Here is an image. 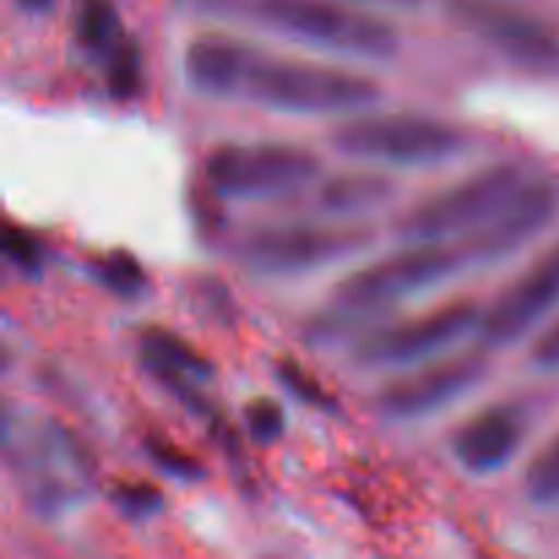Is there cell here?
Returning <instances> with one entry per match:
<instances>
[{
	"mask_svg": "<svg viewBox=\"0 0 559 559\" xmlns=\"http://www.w3.org/2000/svg\"><path fill=\"white\" fill-rule=\"evenodd\" d=\"M16 9H22L25 14H44L55 5V0H14Z\"/></svg>",
	"mask_w": 559,
	"mask_h": 559,
	"instance_id": "obj_27",
	"label": "cell"
},
{
	"mask_svg": "<svg viewBox=\"0 0 559 559\" xmlns=\"http://www.w3.org/2000/svg\"><path fill=\"white\" fill-rule=\"evenodd\" d=\"M93 276L120 298H136L145 289V271L129 251H112L93 262Z\"/></svg>",
	"mask_w": 559,
	"mask_h": 559,
	"instance_id": "obj_20",
	"label": "cell"
},
{
	"mask_svg": "<svg viewBox=\"0 0 559 559\" xmlns=\"http://www.w3.org/2000/svg\"><path fill=\"white\" fill-rule=\"evenodd\" d=\"M522 186L524 175L516 164H495L420 200L399 218L396 233L409 243L469 235L500 213Z\"/></svg>",
	"mask_w": 559,
	"mask_h": 559,
	"instance_id": "obj_7",
	"label": "cell"
},
{
	"mask_svg": "<svg viewBox=\"0 0 559 559\" xmlns=\"http://www.w3.org/2000/svg\"><path fill=\"white\" fill-rule=\"evenodd\" d=\"M486 374H489V349L486 347L451 355V358L426 364L388 382L377 393V409L382 418L396 420V424L424 420L475 391L486 380Z\"/></svg>",
	"mask_w": 559,
	"mask_h": 559,
	"instance_id": "obj_11",
	"label": "cell"
},
{
	"mask_svg": "<svg viewBox=\"0 0 559 559\" xmlns=\"http://www.w3.org/2000/svg\"><path fill=\"white\" fill-rule=\"evenodd\" d=\"M480 306L475 300H451L426 314L404 322H391L364 333L353 349V358L366 369H393V366L426 364L445 353L453 342L478 328Z\"/></svg>",
	"mask_w": 559,
	"mask_h": 559,
	"instance_id": "obj_10",
	"label": "cell"
},
{
	"mask_svg": "<svg viewBox=\"0 0 559 559\" xmlns=\"http://www.w3.org/2000/svg\"><path fill=\"white\" fill-rule=\"evenodd\" d=\"M140 360L153 380H167V377H183L191 382L213 380L216 369L211 360L191 347L183 336L164 328H151L140 336Z\"/></svg>",
	"mask_w": 559,
	"mask_h": 559,
	"instance_id": "obj_15",
	"label": "cell"
},
{
	"mask_svg": "<svg viewBox=\"0 0 559 559\" xmlns=\"http://www.w3.org/2000/svg\"><path fill=\"white\" fill-rule=\"evenodd\" d=\"M328 140L342 156L388 167H431L467 151L462 126L420 112L358 115L338 123Z\"/></svg>",
	"mask_w": 559,
	"mask_h": 559,
	"instance_id": "obj_4",
	"label": "cell"
},
{
	"mask_svg": "<svg viewBox=\"0 0 559 559\" xmlns=\"http://www.w3.org/2000/svg\"><path fill=\"white\" fill-rule=\"evenodd\" d=\"M374 243L360 224H276L260 227L238 243V260L260 276H298L336 265Z\"/></svg>",
	"mask_w": 559,
	"mask_h": 559,
	"instance_id": "obj_8",
	"label": "cell"
},
{
	"mask_svg": "<svg viewBox=\"0 0 559 559\" xmlns=\"http://www.w3.org/2000/svg\"><path fill=\"white\" fill-rule=\"evenodd\" d=\"M393 183L385 175L344 173L325 180L317 191V205L336 216H355L382 207L393 197Z\"/></svg>",
	"mask_w": 559,
	"mask_h": 559,
	"instance_id": "obj_16",
	"label": "cell"
},
{
	"mask_svg": "<svg viewBox=\"0 0 559 559\" xmlns=\"http://www.w3.org/2000/svg\"><path fill=\"white\" fill-rule=\"evenodd\" d=\"M197 9L216 16L243 20L249 25L309 44L347 58L388 60L399 52L396 25L364 5L344 0H191Z\"/></svg>",
	"mask_w": 559,
	"mask_h": 559,
	"instance_id": "obj_2",
	"label": "cell"
},
{
	"mask_svg": "<svg viewBox=\"0 0 559 559\" xmlns=\"http://www.w3.org/2000/svg\"><path fill=\"white\" fill-rule=\"evenodd\" d=\"M524 497H527L535 508L559 506V437H555V440L530 462L527 473H524Z\"/></svg>",
	"mask_w": 559,
	"mask_h": 559,
	"instance_id": "obj_19",
	"label": "cell"
},
{
	"mask_svg": "<svg viewBox=\"0 0 559 559\" xmlns=\"http://www.w3.org/2000/svg\"><path fill=\"white\" fill-rule=\"evenodd\" d=\"M145 453L158 469H164V473L173 475V478H180V480L202 478L200 462H197L194 456H189L183 448L175 445V442L164 440V437L158 435L145 437Z\"/></svg>",
	"mask_w": 559,
	"mask_h": 559,
	"instance_id": "obj_22",
	"label": "cell"
},
{
	"mask_svg": "<svg viewBox=\"0 0 559 559\" xmlns=\"http://www.w3.org/2000/svg\"><path fill=\"white\" fill-rule=\"evenodd\" d=\"M74 36L82 49L104 58L129 33L123 31V22L109 0H80L74 9Z\"/></svg>",
	"mask_w": 559,
	"mask_h": 559,
	"instance_id": "obj_17",
	"label": "cell"
},
{
	"mask_svg": "<svg viewBox=\"0 0 559 559\" xmlns=\"http://www.w3.org/2000/svg\"><path fill=\"white\" fill-rule=\"evenodd\" d=\"M442 9L462 31L522 69L559 66L557 27L511 0H442Z\"/></svg>",
	"mask_w": 559,
	"mask_h": 559,
	"instance_id": "obj_9",
	"label": "cell"
},
{
	"mask_svg": "<svg viewBox=\"0 0 559 559\" xmlns=\"http://www.w3.org/2000/svg\"><path fill=\"white\" fill-rule=\"evenodd\" d=\"M559 211V194L546 180H524L500 213L480 224L462 243L467 265H491L508 260L538 238Z\"/></svg>",
	"mask_w": 559,
	"mask_h": 559,
	"instance_id": "obj_13",
	"label": "cell"
},
{
	"mask_svg": "<svg viewBox=\"0 0 559 559\" xmlns=\"http://www.w3.org/2000/svg\"><path fill=\"white\" fill-rule=\"evenodd\" d=\"M462 267H467L462 246H451L445 240L409 243L396 254L366 262L364 267L349 273L336 284L333 298L338 306L358 314L382 317L393 304L448 282Z\"/></svg>",
	"mask_w": 559,
	"mask_h": 559,
	"instance_id": "obj_5",
	"label": "cell"
},
{
	"mask_svg": "<svg viewBox=\"0 0 559 559\" xmlns=\"http://www.w3.org/2000/svg\"><path fill=\"white\" fill-rule=\"evenodd\" d=\"M118 511L129 519H147L162 511L164 497L151 484H118L112 491Z\"/></svg>",
	"mask_w": 559,
	"mask_h": 559,
	"instance_id": "obj_23",
	"label": "cell"
},
{
	"mask_svg": "<svg viewBox=\"0 0 559 559\" xmlns=\"http://www.w3.org/2000/svg\"><path fill=\"white\" fill-rule=\"evenodd\" d=\"M559 306V243L535 260L500 298L480 311L478 342L486 349H506L533 333Z\"/></svg>",
	"mask_w": 559,
	"mask_h": 559,
	"instance_id": "obj_12",
	"label": "cell"
},
{
	"mask_svg": "<svg viewBox=\"0 0 559 559\" xmlns=\"http://www.w3.org/2000/svg\"><path fill=\"white\" fill-rule=\"evenodd\" d=\"M3 251L5 257H9V262H14V265L25 273H36L44 262L41 243H38L27 229L20 227H5Z\"/></svg>",
	"mask_w": 559,
	"mask_h": 559,
	"instance_id": "obj_25",
	"label": "cell"
},
{
	"mask_svg": "<svg viewBox=\"0 0 559 559\" xmlns=\"http://www.w3.org/2000/svg\"><path fill=\"white\" fill-rule=\"evenodd\" d=\"M278 380L284 382V388H287L298 402L311 404V407L320 409L331 407V396H328V393L322 391L320 382H317L309 371L300 369L295 360H282V364H278Z\"/></svg>",
	"mask_w": 559,
	"mask_h": 559,
	"instance_id": "obj_24",
	"label": "cell"
},
{
	"mask_svg": "<svg viewBox=\"0 0 559 559\" xmlns=\"http://www.w3.org/2000/svg\"><path fill=\"white\" fill-rule=\"evenodd\" d=\"M527 437V418L511 404H495L473 415L453 435V459L473 475H491L506 469L522 451Z\"/></svg>",
	"mask_w": 559,
	"mask_h": 559,
	"instance_id": "obj_14",
	"label": "cell"
},
{
	"mask_svg": "<svg viewBox=\"0 0 559 559\" xmlns=\"http://www.w3.org/2000/svg\"><path fill=\"white\" fill-rule=\"evenodd\" d=\"M183 74L202 96L238 98L287 115L358 112L382 98L380 82L360 71L276 58L224 33H205L186 44Z\"/></svg>",
	"mask_w": 559,
	"mask_h": 559,
	"instance_id": "obj_1",
	"label": "cell"
},
{
	"mask_svg": "<svg viewBox=\"0 0 559 559\" xmlns=\"http://www.w3.org/2000/svg\"><path fill=\"white\" fill-rule=\"evenodd\" d=\"M243 424L257 445H273V442H278L284 437L287 415H284L282 404L267 396H260L251 399L243 407Z\"/></svg>",
	"mask_w": 559,
	"mask_h": 559,
	"instance_id": "obj_21",
	"label": "cell"
},
{
	"mask_svg": "<svg viewBox=\"0 0 559 559\" xmlns=\"http://www.w3.org/2000/svg\"><path fill=\"white\" fill-rule=\"evenodd\" d=\"M366 3H377V5H388V9H415L424 0H366Z\"/></svg>",
	"mask_w": 559,
	"mask_h": 559,
	"instance_id": "obj_28",
	"label": "cell"
},
{
	"mask_svg": "<svg viewBox=\"0 0 559 559\" xmlns=\"http://www.w3.org/2000/svg\"><path fill=\"white\" fill-rule=\"evenodd\" d=\"M104 74H107V91L118 102H129L142 87V49L136 38L126 36L112 52L104 55Z\"/></svg>",
	"mask_w": 559,
	"mask_h": 559,
	"instance_id": "obj_18",
	"label": "cell"
},
{
	"mask_svg": "<svg viewBox=\"0 0 559 559\" xmlns=\"http://www.w3.org/2000/svg\"><path fill=\"white\" fill-rule=\"evenodd\" d=\"M5 456L27 506L41 516L74 508L96 480V462L76 435L49 418L5 413Z\"/></svg>",
	"mask_w": 559,
	"mask_h": 559,
	"instance_id": "obj_3",
	"label": "cell"
},
{
	"mask_svg": "<svg viewBox=\"0 0 559 559\" xmlns=\"http://www.w3.org/2000/svg\"><path fill=\"white\" fill-rule=\"evenodd\" d=\"M322 158L295 142H227L207 153L205 180L224 200H273L320 178Z\"/></svg>",
	"mask_w": 559,
	"mask_h": 559,
	"instance_id": "obj_6",
	"label": "cell"
},
{
	"mask_svg": "<svg viewBox=\"0 0 559 559\" xmlns=\"http://www.w3.org/2000/svg\"><path fill=\"white\" fill-rule=\"evenodd\" d=\"M530 360L540 371H559V317L535 338Z\"/></svg>",
	"mask_w": 559,
	"mask_h": 559,
	"instance_id": "obj_26",
	"label": "cell"
}]
</instances>
